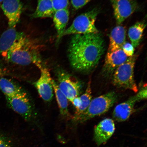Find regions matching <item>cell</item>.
I'll list each match as a JSON object with an SVG mask.
<instances>
[{
	"mask_svg": "<svg viewBox=\"0 0 147 147\" xmlns=\"http://www.w3.org/2000/svg\"><path fill=\"white\" fill-rule=\"evenodd\" d=\"M105 51L104 41L100 33L76 34L70 42L68 55L73 69L88 73L96 67Z\"/></svg>",
	"mask_w": 147,
	"mask_h": 147,
	"instance_id": "1",
	"label": "cell"
},
{
	"mask_svg": "<svg viewBox=\"0 0 147 147\" xmlns=\"http://www.w3.org/2000/svg\"><path fill=\"white\" fill-rule=\"evenodd\" d=\"M39 42L24 35L14 44L5 57L11 63L23 66L34 64L38 68L43 65Z\"/></svg>",
	"mask_w": 147,
	"mask_h": 147,
	"instance_id": "2",
	"label": "cell"
},
{
	"mask_svg": "<svg viewBox=\"0 0 147 147\" xmlns=\"http://www.w3.org/2000/svg\"><path fill=\"white\" fill-rule=\"evenodd\" d=\"M137 54L128 57L123 63L117 67L112 75V82L115 87L129 90L137 93L138 90L135 79L134 71Z\"/></svg>",
	"mask_w": 147,
	"mask_h": 147,
	"instance_id": "3",
	"label": "cell"
},
{
	"mask_svg": "<svg viewBox=\"0 0 147 147\" xmlns=\"http://www.w3.org/2000/svg\"><path fill=\"white\" fill-rule=\"evenodd\" d=\"M117 98V93L111 91L92 99L87 109L73 122L75 124L82 123L104 114L113 106Z\"/></svg>",
	"mask_w": 147,
	"mask_h": 147,
	"instance_id": "4",
	"label": "cell"
},
{
	"mask_svg": "<svg viewBox=\"0 0 147 147\" xmlns=\"http://www.w3.org/2000/svg\"><path fill=\"white\" fill-rule=\"evenodd\" d=\"M99 12L100 10L98 8H94L78 16L70 26L65 29L63 36L68 35L99 32L95 26V23Z\"/></svg>",
	"mask_w": 147,
	"mask_h": 147,
	"instance_id": "5",
	"label": "cell"
},
{
	"mask_svg": "<svg viewBox=\"0 0 147 147\" xmlns=\"http://www.w3.org/2000/svg\"><path fill=\"white\" fill-rule=\"evenodd\" d=\"M57 76L59 88L68 100L71 102L75 97L80 96L82 88L81 82L62 70L57 71Z\"/></svg>",
	"mask_w": 147,
	"mask_h": 147,
	"instance_id": "6",
	"label": "cell"
},
{
	"mask_svg": "<svg viewBox=\"0 0 147 147\" xmlns=\"http://www.w3.org/2000/svg\"><path fill=\"white\" fill-rule=\"evenodd\" d=\"M9 106L25 120L30 122L33 119V110L30 100L25 92L11 97H5Z\"/></svg>",
	"mask_w": 147,
	"mask_h": 147,
	"instance_id": "7",
	"label": "cell"
},
{
	"mask_svg": "<svg viewBox=\"0 0 147 147\" xmlns=\"http://www.w3.org/2000/svg\"><path fill=\"white\" fill-rule=\"evenodd\" d=\"M39 69L41 74L35 85L41 98L46 102H49L52 100L54 96L52 78L47 68L42 65Z\"/></svg>",
	"mask_w": 147,
	"mask_h": 147,
	"instance_id": "8",
	"label": "cell"
},
{
	"mask_svg": "<svg viewBox=\"0 0 147 147\" xmlns=\"http://www.w3.org/2000/svg\"><path fill=\"white\" fill-rule=\"evenodd\" d=\"M115 17L118 25H120L135 12L137 8L135 0H110Z\"/></svg>",
	"mask_w": 147,
	"mask_h": 147,
	"instance_id": "9",
	"label": "cell"
},
{
	"mask_svg": "<svg viewBox=\"0 0 147 147\" xmlns=\"http://www.w3.org/2000/svg\"><path fill=\"white\" fill-rule=\"evenodd\" d=\"M115 129L114 121L110 118L103 119L95 126L93 139L97 146H100L107 142L114 133Z\"/></svg>",
	"mask_w": 147,
	"mask_h": 147,
	"instance_id": "10",
	"label": "cell"
},
{
	"mask_svg": "<svg viewBox=\"0 0 147 147\" xmlns=\"http://www.w3.org/2000/svg\"><path fill=\"white\" fill-rule=\"evenodd\" d=\"M122 49L113 51H108L105 61L102 73L105 76L109 77L115 69L128 59Z\"/></svg>",
	"mask_w": 147,
	"mask_h": 147,
	"instance_id": "11",
	"label": "cell"
},
{
	"mask_svg": "<svg viewBox=\"0 0 147 147\" xmlns=\"http://www.w3.org/2000/svg\"><path fill=\"white\" fill-rule=\"evenodd\" d=\"M2 2L1 8L8 19L9 28H15L22 12L21 0H3Z\"/></svg>",
	"mask_w": 147,
	"mask_h": 147,
	"instance_id": "12",
	"label": "cell"
},
{
	"mask_svg": "<svg viewBox=\"0 0 147 147\" xmlns=\"http://www.w3.org/2000/svg\"><path fill=\"white\" fill-rule=\"evenodd\" d=\"M137 102L139 101L135 95L125 102L118 104L113 110V119L119 122L127 120L135 111V106Z\"/></svg>",
	"mask_w": 147,
	"mask_h": 147,
	"instance_id": "13",
	"label": "cell"
},
{
	"mask_svg": "<svg viewBox=\"0 0 147 147\" xmlns=\"http://www.w3.org/2000/svg\"><path fill=\"white\" fill-rule=\"evenodd\" d=\"M25 34L18 32L15 28H9L0 37V54L3 57L14 44Z\"/></svg>",
	"mask_w": 147,
	"mask_h": 147,
	"instance_id": "14",
	"label": "cell"
},
{
	"mask_svg": "<svg viewBox=\"0 0 147 147\" xmlns=\"http://www.w3.org/2000/svg\"><path fill=\"white\" fill-rule=\"evenodd\" d=\"M126 29L122 26L118 25L112 30L109 37L108 51H115L122 49L126 42Z\"/></svg>",
	"mask_w": 147,
	"mask_h": 147,
	"instance_id": "15",
	"label": "cell"
},
{
	"mask_svg": "<svg viewBox=\"0 0 147 147\" xmlns=\"http://www.w3.org/2000/svg\"><path fill=\"white\" fill-rule=\"evenodd\" d=\"M69 12L68 9L56 11L53 16V21L57 32V38L56 45H58L63 37L69 19Z\"/></svg>",
	"mask_w": 147,
	"mask_h": 147,
	"instance_id": "16",
	"label": "cell"
},
{
	"mask_svg": "<svg viewBox=\"0 0 147 147\" xmlns=\"http://www.w3.org/2000/svg\"><path fill=\"white\" fill-rule=\"evenodd\" d=\"M55 12L51 0H38L37 7L32 17L35 18H52Z\"/></svg>",
	"mask_w": 147,
	"mask_h": 147,
	"instance_id": "17",
	"label": "cell"
},
{
	"mask_svg": "<svg viewBox=\"0 0 147 147\" xmlns=\"http://www.w3.org/2000/svg\"><path fill=\"white\" fill-rule=\"evenodd\" d=\"M52 84L61 115L66 119L71 118L68 109V100L59 88L57 83L52 79Z\"/></svg>",
	"mask_w": 147,
	"mask_h": 147,
	"instance_id": "18",
	"label": "cell"
},
{
	"mask_svg": "<svg viewBox=\"0 0 147 147\" xmlns=\"http://www.w3.org/2000/svg\"><path fill=\"white\" fill-rule=\"evenodd\" d=\"M0 90L5 97H11L25 92L20 86L11 80L2 77L0 78Z\"/></svg>",
	"mask_w": 147,
	"mask_h": 147,
	"instance_id": "19",
	"label": "cell"
},
{
	"mask_svg": "<svg viewBox=\"0 0 147 147\" xmlns=\"http://www.w3.org/2000/svg\"><path fill=\"white\" fill-rule=\"evenodd\" d=\"M146 26L144 22H138L129 29L128 36L135 48L140 45Z\"/></svg>",
	"mask_w": 147,
	"mask_h": 147,
	"instance_id": "20",
	"label": "cell"
},
{
	"mask_svg": "<svg viewBox=\"0 0 147 147\" xmlns=\"http://www.w3.org/2000/svg\"><path fill=\"white\" fill-rule=\"evenodd\" d=\"M80 96L81 100V104L80 107L76 109L74 115L71 118L73 122L86 111L90 103L92 100L91 80L88 82L84 93Z\"/></svg>",
	"mask_w": 147,
	"mask_h": 147,
	"instance_id": "21",
	"label": "cell"
},
{
	"mask_svg": "<svg viewBox=\"0 0 147 147\" xmlns=\"http://www.w3.org/2000/svg\"><path fill=\"white\" fill-rule=\"evenodd\" d=\"M51 1L55 11L62 9H68L69 0H51Z\"/></svg>",
	"mask_w": 147,
	"mask_h": 147,
	"instance_id": "22",
	"label": "cell"
},
{
	"mask_svg": "<svg viewBox=\"0 0 147 147\" xmlns=\"http://www.w3.org/2000/svg\"><path fill=\"white\" fill-rule=\"evenodd\" d=\"M122 49L125 54L128 57L133 56L135 51V48L131 43L126 42L123 45Z\"/></svg>",
	"mask_w": 147,
	"mask_h": 147,
	"instance_id": "23",
	"label": "cell"
},
{
	"mask_svg": "<svg viewBox=\"0 0 147 147\" xmlns=\"http://www.w3.org/2000/svg\"><path fill=\"white\" fill-rule=\"evenodd\" d=\"M138 100L139 101L145 100L147 98V84H144L140 89L136 95Z\"/></svg>",
	"mask_w": 147,
	"mask_h": 147,
	"instance_id": "24",
	"label": "cell"
},
{
	"mask_svg": "<svg viewBox=\"0 0 147 147\" xmlns=\"http://www.w3.org/2000/svg\"><path fill=\"white\" fill-rule=\"evenodd\" d=\"M91 0H71V3L74 8L76 10L82 8Z\"/></svg>",
	"mask_w": 147,
	"mask_h": 147,
	"instance_id": "25",
	"label": "cell"
},
{
	"mask_svg": "<svg viewBox=\"0 0 147 147\" xmlns=\"http://www.w3.org/2000/svg\"><path fill=\"white\" fill-rule=\"evenodd\" d=\"M0 147H13L12 142L8 138L0 134Z\"/></svg>",
	"mask_w": 147,
	"mask_h": 147,
	"instance_id": "26",
	"label": "cell"
},
{
	"mask_svg": "<svg viewBox=\"0 0 147 147\" xmlns=\"http://www.w3.org/2000/svg\"><path fill=\"white\" fill-rule=\"evenodd\" d=\"M71 102L76 109L80 107L81 104V100L80 96L75 97Z\"/></svg>",
	"mask_w": 147,
	"mask_h": 147,
	"instance_id": "27",
	"label": "cell"
},
{
	"mask_svg": "<svg viewBox=\"0 0 147 147\" xmlns=\"http://www.w3.org/2000/svg\"><path fill=\"white\" fill-rule=\"evenodd\" d=\"M6 74V71L3 64L0 62V78L3 77Z\"/></svg>",
	"mask_w": 147,
	"mask_h": 147,
	"instance_id": "28",
	"label": "cell"
},
{
	"mask_svg": "<svg viewBox=\"0 0 147 147\" xmlns=\"http://www.w3.org/2000/svg\"><path fill=\"white\" fill-rule=\"evenodd\" d=\"M3 1V0H0V4H1V3Z\"/></svg>",
	"mask_w": 147,
	"mask_h": 147,
	"instance_id": "29",
	"label": "cell"
}]
</instances>
